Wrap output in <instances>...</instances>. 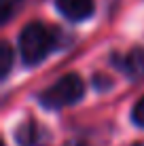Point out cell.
I'll return each instance as SVG.
<instances>
[{
  "mask_svg": "<svg viewBox=\"0 0 144 146\" xmlns=\"http://www.w3.org/2000/svg\"><path fill=\"white\" fill-rule=\"evenodd\" d=\"M53 47H55L53 32L44 23H30L23 28L21 36H19V49H21V57L26 64L42 62Z\"/></svg>",
  "mask_w": 144,
  "mask_h": 146,
  "instance_id": "6da1fadb",
  "label": "cell"
},
{
  "mask_svg": "<svg viewBox=\"0 0 144 146\" xmlns=\"http://www.w3.org/2000/svg\"><path fill=\"white\" fill-rule=\"evenodd\" d=\"M83 89H85V85H83L78 74H66L53 87L42 91L40 102L47 108H64V106H70V104L76 102L83 95Z\"/></svg>",
  "mask_w": 144,
  "mask_h": 146,
  "instance_id": "7a4b0ae2",
  "label": "cell"
},
{
  "mask_svg": "<svg viewBox=\"0 0 144 146\" xmlns=\"http://www.w3.org/2000/svg\"><path fill=\"white\" fill-rule=\"evenodd\" d=\"M57 9L64 17L72 19V21H81L87 19L93 13V0H57Z\"/></svg>",
  "mask_w": 144,
  "mask_h": 146,
  "instance_id": "3957f363",
  "label": "cell"
},
{
  "mask_svg": "<svg viewBox=\"0 0 144 146\" xmlns=\"http://www.w3.org/2000/svg\"><path fill=\"white\" fill-rule=\"evenodd\" d=\"M38 135H40V131H38V125L36 123H26L19 127L17 131V140L21 146H36L38 144Z\"/></svg>",
  "mask_w": 144,
  "mask_h": 146,
  "instance_id": "277c9868",
  "label": "cell"
},
{
  "mask_svg": "<svg viewBox=\"0 0 144 146\" xmlns=\"http://www.w3.org/2000/svg\"><path fill=\"white\" fill-rule=\"evenodd\" d=\"M11 62H13V49L9 47V42L0 44V74L7 76L11 70Z\"/></svg>",
  "mask_w": 144,
  "mask_h": 146,
  "instance_id": "5b68a950",
  "label": "cell"
},
{
  "mask_svg": "<svg viewBox=\"0 0 144 146\" xmlns=\"http://www.w3.org/2000/svg\"><path fill=\"white\" fill-rule=\"evenodd\" d=\"M19 0H0V19L2 21H9V17L15 13Z\"/></svg>",
  "mask_w": 144,
  "mask_h": 146,
  "instance_id": "8992f818",
  "label": "cell"
},
{
  "mask_svg": "<svg viewBox=\"0 0 144 146\" xmlns=\"http://www.w3.org/2000/svg\"><path fill=\"white\" fill-rule=\"evenodd\" d=\"M133 121H136L140 127H144V98L136 104V108H133Z\"/></svg>",
  "mask_w": 144,
  "mask_h": 146,
  "instance_id": "52a82bcc",
  "label": "cell"
},
{
  "mask_svg": "<svg viewBox=\"0 0 144 146\" xmlns=\"http://www.w3.org/2000/svg\"><path fill=\"white\" fill-rule=\"evenodd\" d=\"M66 146H87L85 142H81V140H72V142H68Z\"/></svg>",
  "mask_w": 144,
  "mask_h": 146,
  "instance_id": "ba28073f",
  "label": "cell"
},
{
  "mask_svg": "<svg viewBox=\"0 0 144 146\" xmlns=\"http://www.w3.org/2000/svg\"><path fill=\"white\" fill-rule=\"evenodd\" d=\"M133 146H144V142H138V144H133Z\"/></svg>",
  "mask_w": 144,
  "mask_h": 146,
  "instance_id": "9c48e42d",
  "label": "cell"
}]
</instances>
